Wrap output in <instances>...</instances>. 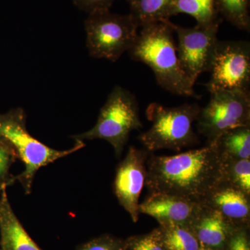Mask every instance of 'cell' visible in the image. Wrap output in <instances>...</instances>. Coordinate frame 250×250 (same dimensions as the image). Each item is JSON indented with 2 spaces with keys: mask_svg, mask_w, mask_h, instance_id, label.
I'll return each instance as SVG.
<instances>
[{
  "mask_svg": "<svg viewBox=\"0 0 250 250\" xmlns=\"http://www.w3.org/2000/svg\"><path fill=\"white\" fill-rule=\"evenodd\" d=\"M226 159L214 143L172 156L149 154L145 184L151 193L203 202L223 182Z\"/></svg>",
  "mask_w": 250,
  "mask_h": 250,
  "instance_id": "cell-1",
  "label": "cell"
},
{
  "mask_svg": "<svg viewBox=\"0 0 250 250\" xmlns=\"http://www.w3.org/2000/svg\"><path fill=\"white\" fill-rule=\"evenodd\" d=\"M141 28L134 45L128 51L130 57L150 67L163 89L179 96L198 98L193 83L179 62L170 20Z\"/></svg>",
  "mask_w": 250,
  "mask_h": 250,
  "instance_id": "cell-2",
  "label": "cell"
},
{
  "mask_svg": "<svg viewBox=\"0 0 250 250\" xmlns=\"http://www.w3.org/2000/svg\"><path fill=\"white\" fill-rule=\"evenodd\" d=\"M0 136L12 146L24 163L25 169L14 177V179L15 182L18 181L22 184L26 194L30 193L34 177L41 167L70 155L85 146L83 141L75 140L74 147L67 150H57L47 147L28 132L25 113L21 108L0 115Z\"/></svg>",
  "mask_w": 250,
  "mask_h": 250,
  "instance_id": "cell-3",
  "label": "cell"
},
{
  "mask_svg": "<svg viewBox=\"0 0 250 250\" xmlns=\"http://www.w3.org/2000/svg\"><path fill=\"white\" fill-rule=\"evenodd\" d=\"M200 109L197 104L167 107L151 103L146 110V116L152 126L140 135V141L150 152L162 149L179 151L191 146L197 141L193 123Z\"/></svg>",
  "mask_w": 250,
  "mask_h": 250,
  "instance_id": "cell-4",
  "label": "cell"
},
{
  "mask_svg": "<svg viewBox=\"0 0 250 250\" xmlns=\"http://www.w3.org/2000/svg\"><path fill=\"white\" fill-rule=\"evenodd\" d=\"M137 100L129 90L116 86L100 110L96 125L82 134L72 136L75 140L101 139L107 141L121 156L129 135L142 126Z\"/></svg>",
  "mask_w": 250,
  "mask_h": 250,
  "instance_id": "cell-5",
  "label": "cell"
},
{
  "mask_svg": "<svg viewBox=\"0 0 250 250\" xmlns=\"http://www.w3.org/2000/svg\"><path fill=\"white\" fill-rule=\"evenodd\" d=\"M84 25L90 55L112 62L129 50L139 34V24L131 14H113L110 10L88 14Z\"/></svg>",
  "mask_w": 250,
  "mask_h": 250,
  "instance_id": "cell-6",
  "label": "cell"
},
{
  "mask_svg": "<svg viewBox=\"0 0 250 250\" xmlns=\"http://www.w3.org/2000/svg\"><path fill=\"white\" fill-rule=\"evenodd\" d=\"M207 106L197 118L200 134L213 143L229 130L250 126V93L217 90L210 92Z\"/></svg>",
  "mask_w": 250,
  "mask_h": 250,
  "instance_id": "cell-7",
  "label": "cell"
},
{
  "mask_svg": "<svg viewBox=\"0 0 250 250\" xmlns=\"http://www.w3.org/2000/svg\"><path fill=\"white\" fill-rule=\"evenodd\" d=\"M208 91L250 93V45L247 41H218L208 71Z\"/></svg>",
  "mask_w": 250,
  "mask_h": 250,
  "instance_id": "cell-8",
  "label": "cell"
},
{
  "mask_svg": "<svg viewBox=\"0 0 250 250\" xmlns=\"http://www.w3.org/2000/svg\"><path fill=\"white\" fill-rule=\"evenodd\" d=\"M177 36V54L184 72L195 85L201 74L208 72L218 42L220 22L194 27H184L172 22Z\"/></svg>",
  "mask_w": 250,
  "mask_h": 250,
  "instance_id": "cell-9",
  "label": "cell"
},
{
  "mask_svg": "<svg viewBox=\"0 0 250 250\" xmlns=\"http://www.w3.org/2000/svg\"><path fill=\"white\" fill-rule=\"evenodd\" d=\"M150 153L131 146L117 167L115 194L134 223L139 220L140 195L146 181V162Z\"/></svg>",
  "mask_w": 250,
  "mask_h": 250,
  "instance_id": "cell-10",
  "label": "cell"
},
{
  "mask_svg": "<svg viewBox=\"0 0 250 250\" xmlns=\"http://www.w3.org/2000/svg\"><path fill=\"white\" fill-rule=\"evenodd\" d=\"M188 228L198 240L201 247L221 250L235 228L220 213L206 205L197 203Z\"/></svg>",
  "mask_w": 250,
  "mask_h": 250,
  "instance_id": "cell-11",
  "label": "cell"
},
{
  "mask_svg": "<svg viewBox=\"0 0 250 250\" xmlns=\"http://www.w3.org/2000/svg\"><path fill=\"white\" fill-rule=\"evenodd\" d=\"M202 202L218 210L233 228L250 223V195L226 182L219 184Z\"/></svg>",
  "mask_w": 250,
  "mask_h": 250,
  "instance_id": "cell-12",
  "label": "cell"
},
{
  "mask_svg": "<svg viewBox=\"0 0 250 250\" xmlns=\"http://www.w3.org/2000/svg\"><path fill=\"white\" fill-rule=\"evenodd\" d=\"M197 203L182 197L164 193H151L140 204V214L155 218L160 225L166 223L188 225Z\"/></svg>",
  "mask_w": 250,
  "mask_h": 250,
  "instance_id": "cell-13",
  "label": "cell"
},
{
  "mask_svg": "<svg viewBox=\"0 0 250 250\" xmlns=\"http://www.w3.org/2000/svg\"><path fill=\"white\" fill-rule=\"evenodd\" d=\"M0 245L1 250H42L33 241L15 214L6 193L0 195Z\"/></svg>",
  "mask_w": 250,
  "mask_h": 250,
  "instance_id": "cell-14",
  "label": "cell"
},
{
  "mask_svg": "<svg viewBox=\"0 0 250 250\" xmlns=\"http://www.w3.org/2000/svg\"><path fill=\"white\" fill-rule=\"evenodd\" d=\"M139 27L170 20L176 0H126Z\"/></svg>",
  "mask_w": 250,
  "mask_h": 250,
  "instance_id": "cell-15",
  "label": "cell"
},
{
  "mask_svg": "<svg viewBox=\"0 0 250 250\" xmlns=\"http://www.w3.org/2000/svg\"><path fill=\"white\" fill-rule=\"evenodd\" d=\"M213 143L225 159H250V126L229 130Z\"/></svg>",
  "mask_w": 250,
  "mask_h": 250,
  "instance_id": "cell-16",
  "label": "cell"
},
{
  "mask_svg": "<svg viewBox=\"0 0 250 250\" xmlns=\"http://www.w3.org/2000/svg\"><path fill=\"white\" fill-rule=\"evenodd\" d=\"M185 14L192 16L197 24L209 25L219 22L214 0H176L171 16Z\"/></svg>",
  "mask_w": 250,
  "mask_h": 250,
  "instance_id": "cell-17",
  "label": "cell"
},
{
  "mask_svg": "<svg viewBox=\"0 0 250 250\" xmlns=\"http://www.w3.org/2000/svg\"><path fill=\"white\" fill-rule=\"evenodd\" d=\"M160 229L166 250H200L201 248L196 237L185 225L163 224Z\"/></svg>",
  "mask_w": 250,
  "mask_h": 250,
  "instance_id": "cell-18",
  "label": "cell"
},
{
  "mask_svg": "<svg viewBox=\"0 0 250 250\" xmlns=\"http://www.w3.org/2000/svg\"><path fill=\"white\" fill-rule=\"evenodd\" d=\"M250 0H214L215 9L240 30L250 31Z\"/></svg>",
  "mask_w": 250,
  "mask_h": 250,
  "instance_id": "cell-19",
  "label": "cell"
},
{
  "mask_svg": "<svg viewBox=\"0 0 250 250\" xmlns=\"http://www.w3.org/2000/svg\"><path fill=\"white\" fill-rule=\"evenodd\" d=\"M223 182L250 195V159H227Z\"/></svg>",
  "mask_w": 250,
  "mask_h": 250,
  "instance_id": "cell-20",
  "label": "cell"
},
{
  "mask_svg": "<svg viewBox=\"0 0 250 250\" xmlns=\"http://www.w3.org/2000/svg\"><path fill=\"white\" fill-rule=\"evenodd\" d=\"M17 157V153L9 143L0 145V188H1L14 183V177L10 174L9 170Z\"/></svg>",
  "mask_w": 250,
  "mask_h": 250,
  "instance_id": "cell-21",
  "label": "cell"
},
{
  "mask_svg": "<svg viewBox=\"0 0 250 250\" xmlns=\"http://www.w3.org/2000/svg\"><path fill=\"white\" fill-rule=\"evenodd\" d=\"M125 244L126 250H166L160 229L144 236L131 238Z\"/></svg>",
  "mask_w": 250,
  "mask_h": 250,
  "instance_id": "cell-22",
  "label": "cell"
},
{
  "mask_svg": "<svg viewBox=\"0 0 250 250\" xmlns=\"http://www.w3.org/2000/svg\"><path fill=\"white\" fill-rule=\"evenodd\" d=\"M77 250H126V244L113 237L103 236L85 243Z\"/></svg>",
  "mask_w": 250,
  "mask_h": 250,
  "instance_id": "cell-23",
  "label": "cell"
},
{
  "mask_svg": "<svg viewBox=\"0 0 250 250\" xmlns=\"http://www.w3.org/2000/svg\"><path fill=\"white\" fill-rule=\"evenodd\" d=\"M247 227L233 229L227 241V250H250Z\"/></svg>",
  "mask_w": 250,
  "mask_h": 250,
  "instance_id": "cell-24",
  "label": "cell"
},
{
  "mask_svg": "<svg viewBox=\"0 0 250 250\" xmlns=\"http://www.w3.org/2000/svg\"><path fill=\"white\" fill-rule=\"evenodd\" d=\"M74 4L88 14L101 10H110L116 0H72Z\"/></svg>",
  "mask_w": 250,
  "mask_h": 250,
  "instance_id": "cell-25",
  "label": "cell"
},
{
  "mask_svg": "<svg viewBox=\"0 0 250 250\" xmlns=\"http://www.w3.org/2000/svg\"><path fill=\"white\" fill-rule=\"evenodd\" d=\"M6 143H8L7 141L6 140L3 139L1 136H0V145L6 144Z\"/></svg>",
  "mask_w": 250,
  "mask_h": 250,
  "instance_id": "cell-26",
  "label": "cell"
},
{
  "mask_svg": "<svg viewBox=\"0 0 250 250\" xmlns=\"http://www.w3.org/2000/svg\"><path fill=\"white\" fill-rule=\"evenodd\" d=\"M200 250H215L210 249V248H204V247H201V248H200Z\"/></svg>",
  "mask_w": 250,
  "mask_h": 250,
  "instance_id": "cell-27",
  "label": "cell"
},
{
  "mask_svg": "<svg viewBox=\"0 0 250 250\" xmlns=\"http://www.w3.org/2000/svg\"><path fill=\"white\" fill-rule=\"evenodd\" d=\"M3 188H0V192H1V190H2Z\"/></svg>",
  "mask_w": 250,
  "mask_h": 250,
  "instance_id": "cell-28",
  "label": "cell"
}]
</instances>
